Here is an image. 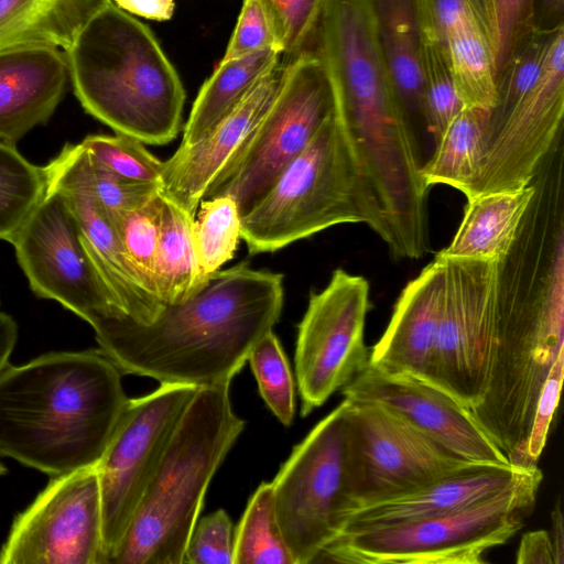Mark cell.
Returning a JSON list of instances; mask_svg holds the SVG:
<instances>
[{
	"mask_svg": "<svg viewBox=\"0 0 564 564\" xmlns=\"http://www.w3.org/2000/svg\"><path fill=\"white\" fill-rule=\"evenodd\" d=\"M0 564H105L96 466L52 477L15 517Z\"/></svg>",
	"mask_w": 564,
	"mask_h": 564,
	"instance_id": "15",
	"label": "cell"
},
{
	"mask_svg": "<svg viewBox=\"0 0 564 564\" xmlns=\"http://www.w3.org/2000/svg\"><path fill=\"white\" fill-rule=\"evenodd\" d=\"M489 116L488 109L464 106L453 118L422 164L427 187L443 184L468 197L486 154Z\"/></svg>",
	"mask_w": 564,
	"mask_h": 564,
	"instance_id": "28",
	"label": "cell"
},
{
	"mask_svg": "<svg viewBox=\"0 0 564 564\" xmlns=\"http://www.w3.org/2000/svg\"><path fill=\"white\" fill-rule=\"evenodd\" d=\"M46 191L76 192L89 196L113 223L121 214L150 199L160 184L134 182L113 173L80 143L66 144L44 166Z\"/></svg>",
	"mask_w": 564,
	"mask_h": 564,
	"instance_id": "27",
	"label": "cell"
},
{
	"mask_svg": "<svg viewBox=\"0 0 564 564\" xmlns=\"http://www.w3.org/2000/svg\"><path fill=\"white\" fill-rule=\"evenodd\" d=\"M10 243L37 296L57 301L86 321L94 332L121 316L62 193L46 191Z\"/></svg>",
	"mask_w": 564,
	"mask_h": 564,
	"instance_id": "13",
	"label": "cell"
},
{
	"mask_svg": "<svg viewBox=\"0 0 564 564\" xmlns=\"http://www.w3.org/2000/svg\"><path fill=\"white\" fill-rule=\"evenodd\" d=\"M349 400L319 421L273 479L276 520L294 564L314 563L352 508L347 484Z\"/></svg>",
	"mask_w": 564,
	"mask_h": 564,
	"instance_id": "8",
	"label": "cell"
},
{
	"mask_svg": "<svg viewBox=\"0 0 564 564\" xmlns=\"http://www.w3.org/2000/svg\"><path fill=\"white\" fill-rule=\"evenodd\" d=\"M111 0H0V51L53 46L64 51Z\"/></svg>",
	"mask_w": 564,
	"mask_h": 564,
	"instance_id": "26",
	"label": "cell"
},
{
	"mask_svg": "<svg viewBox=\"0 0 564 564\" xmlns=\"http://www.w3.org/2000/svg\"><path fill=\"white\" fill-rule=\"evenodd\" d=\"M197 388L161 384L129 399L96 465L99 478L105 564L123 536L170 437Z\"/></svg>",
	"mask_w": 564,
	"mask_h": 564,
	"instance_id": "12",
	"label": "cell"
},
{
	"mask_svg": "<svg viewBox=\"0 0 564 564\" xmlns=\"http://www.w3.org/2000/svg\"><path fill=\"white\" fill-rule=\"evenodd\" d=\"M240 232L241 216L232 197L220 195L200 202L192 236L204 281L232 259Z\"/></svg>",
	"mask_w": 564,
	"mask_h": 564,
	"instance_id": "33",
	"label": "cell"
},
{
	"mask_svg": "<svg viewBox=\"0 0 564 564\" xmlns=\"http://www.w3.org/2000/svg\"><path fill=\"white\" fill-rule=\"evenodd\" d=\"M368 281L336 269L328 284L310 296L299 324L295 372L301 414L306 416L368 365L365 324L370 308Z\"/></svg>",
	"mask_w": 564,
	"mask_h": 564,
	"instance_id": "14",
	"label": "cell"
},
{
	"mask_svg": "<svg viewBox=\"0 0 564 564\" xmlns=\"http://www.w3.org/2000/svg\"><path fill=\"white\" fill-rule=\"evenodd\" d=\"M422 77L424 123L435 143L453 118L463 109L464 104L457 94L446 53L425 25Z\"/></svg>",
	"mask_w": 564,
	"mask_h": 564,
	"instance_id": "35",
	"label": "cell"
},
{
	"mask_svg": "<svg viewBox=\"0 0 564 564\" xmlns=\"http://www.w3.org/2000/svg\"><path fill=\"white\" fill-rule=\"evenodd\" d=\"M267 1L281 31V61L290 64L310 48L326 0Z\"/></svg>",
	"mask_w": 564,
	"mask_h": 564,
	"instance_id": "40",
	"label": "cell"
},
{
	"mask_svg": "<svg viewBox=\"0 0 564 564\" xmlns=\"http://www.w3.org/2000/svg\"><path fill=\"white\" fill-rule=\"evenodd\" d=\"M364 220L357 169L335 111L241 216L240 238L252 254L273 252Z\"/></svg>",
	"mask_w": 564,
	"mask_h": 564,
	"instance_id": "6",
	"label": "cell"
},
{
	"mask_svg": "<svg viewBox=\"0 0 564 564\" xmlns=\"http://www.w3.org/2000/svg\"><path fill=\"white\" fill-rule=\"evenodd\" d=\"M183 563L234 564V529L225 510L219 509L197 520Z\"/></svg>",
	"mask_w": 564,
	"mask_h": 564,
	"instance_id": "41",
	"label": "cell"
},
{
	"mask_svg": "<svg viewBox=\"0 0 564 564\" xmlns=\"http://www.w3.org/2000/svg\"><path fill=\"white\" fill-rule=\"evenodd\" d=\"M59 193L77 218L84 245L120 315L135 323H149L163 303L149 290L129 259L111 220L89 196Z\"/></svg>",
	"mask_w": 564,
	"mask_h": 564,
	"instance_id": "24",
	"label": "cell"
},
{
	"mask_svg": "<svg viewBox=\"0 0 564 564\" xmlns=\"http://www.w3.org/2000/svg\"><path fill=\"white\" fill-rule=\"evenodd\" d=\"M564 28L550 47L539 80L490 135L467 200L530 184L541 161L563 132Z\"/></svg>",
	"mask_w": 564,
	"mask_h": 564,
	"instance_id": "16",
	"label": "cell"
},
{
	"mask_svg": "<svg viewBox=\"0 0 564 564\" xmlns=\"http://www.w3.org/2000/svg\"><path fill=\"white\" fill-rule=\"evenodd\" d=\"M64 53L75 96L90 116L148 144L177 137L185 90L142 22L110 1Z\"/></svg>",
	"mask_w": 564,
	"mask_h": 564,
	"instance_id": "3",
	"label": "cell"
},
{
	"mask_svg": "<svg viewBox=\"0 0 564 564\" xmlns=\"http://www.w3.org/2000/svg\"><path fill=\"white\" fill-rule=\"evenodd\" d=\"M17 339L18 325L15 321L0 311V373L9 366Z\"/></svg>",
	"mask_w": 564,
	"mask_h": 564,
	"instance_id": "47",
	"label": "cell"
},
{
	"mask_svg": "<svg viewBox=\"0 0 564 564\" xmlns=\"http://www.w3.org/2000/svg\"><path fill=\"white\" fill-rule=\"evenodd\" d=\"M69 80L65 53L53 46L0 51V141L15 144L44 124Z\"/></svg>",
	"mask_w": 564,
	"mask_h": 564,
	"instance_id": "21",
	"label": "cell"
},
{
	"mask_svg": "<svg viewBox=\"0 0 564 564\" xmlns=\"http://www.w3.org/2000/svg\"><path fill=\"white\" fill-rule=\"evenodd\" d=\"M534 186L482 194L467 200L463 219L451 243L437 252L442 258L499 260L509 251Z\"/></svg>",
	"mask_w": 564,
	"mask_h": 564,
	"instance_id": "25",
	"label": "cell"
},
{
	"mask_svg": "<svg viewBox=\"0 0 564 564\" xmlns=\"http://www.w3.org/2000/svg\"><path fill=\"white\" fill-rule=\"evenodd\" d=\"M345 399L380 405L469 462L510 464L469 409L434 384L370 364L344 388Z\"/></svg>",
	"mask_w": 564,
	"mask_h": 564,
	"instance_id": "17",
	"label": "cell"
},
{
	"mask_svg": "<svg viewBox=\"0 0 564 564\" xmlns=\"http://www.w3.org/2000/svg\"><path fill=\"white\" fill-rule=\"evenodd\" d=\"M468 463L384 408L349 400L351 510L412 491Z\"/></svg>",
	"mask_w": 564,
	"mask_h": 564,
	"instance_id": "11",
	"label": "cell"
},
{
	"mask_svg": "<svg viewBox=\"0 0 564 564\" xmlns=\"http://www.w3.org/2000/svg\"><path fill=\"white\" fill-rule=\"evenodd\" d=\"M99 349L57 351L0 373V456L47 474L96 466L128 398Z\"/></svg>",
	"mask_w": 564,
	"mask_h": 564,
	"instance_id": "2",
	"label": "cell"
},
{
	"mask_svg": "<svg viewBox=\"0 0 564 564\" xmlns=\"http://www.w3.org/2000/svg\"><path fill=\"white\" fill-rule=\"evenodd\" d=\"M438 258L444 289L429 382L470 410L486 392L498 260Z\"/></svg>",
	"mask_w": 564,
	"mask_h": 564,
	"instance_id": "10",
	"label": "cell"
},
{
	"mask_svg": "<svg viewBox=\"0 0 564 564\" xmlns=\"http://www.w3.org/2000/svg\"><path fill=\"white\" fill-rule=\"evenodd\" d=\"M280 59V52L264 50L243 57L220 61L193 104L180 147H189L202 140Z\"/></svg>",
	"mask_w": 564,
	"mask_h": 564,
	"instance_id": "29",
	"label": "cell"
},
{
	"mask_svg": "<svg viewBox=\"0 0 564 564\" xmlns=\"http://www.w3.org/2000/svg\"><path fill=\"white\" fill-rule=\"evenodd\" d=\"M230 384L197 388L107 564H182L216 470L245 422Z\"/></svg>",
	"mask_w": 564,
	"mask_h": 564,
	"instance_id": "4",
	"label": "cell"
},
{
	"mask_svg": "<svg viewBox=\"0 0 564 564\" xmlns=\"http://www.w3.org/2000/svg\"><path fill=\"white\" fill-rule=\"evenodd\" d=\"M564 351L553 364L539 395L528 440V462L531 468L538 467L545 446L549 430L557 408L563 383Z\"/></svg>",
	"mask_w": 564,
	"mask_h": 564,
	"instance_id": "43",
	"label": "cell"
},
{
	"mask_svg": "<svg viewBox=\"0 0 564 564\" xmlns=\"http://www.w3.org/2000/svg\"><path fill=\"white\" fill-rule=\"evenodd\" d=\"M247 361L268 408L282 424L290 425L295 413L294 380L280 340L272 330L252 347Z\"/></svg>",
	"mask_w": 564,
	"mask_h": 564,
	"instance_id": "36",
	"label": "cell"
},
{
	"mask_svg": "<svg viewBox=\"0 0 564 564\" xmlns=\"http://www.w3.org/2000/svg\"><path fill=\"white\" fill-rule=\"evenodd\" d=\"M162 197L154 286L160 301L172 304L186 299L204 280L193 243L192 226L195 218L163 194Z\"/></svg>",
	"mask_w": 564,
	"mask_h": 564,
	"instance_id": "30",
	"label": "cell"
},
{
	"mask_svg": "<svg viewBox=\"0 0 564 564\" xmlns=\"http://www.w3.org/2000/svg\"><path fill=\"white\" fill-rule=\"evenodd\" d=\"M264 50H275L282 54V36L278 20L267 0H245L221 61L243 57Z\"/></svg>",
	"mask_w": 564,
	"mask_h": 564,
	"instance_id": "39",
	"label": "cell"
},
{
	"mask_svg": "<svg viewBox=\"0 0 564 564\" xmlns=\"http://www.w3.org/2000/svg\"><path fill=\"white\" fill-rule=\"evenodd\" d=\"M283 275L248 263L210 274L149 323L118 317L95 330L99 350L123 375L196 388L230 384L252 347L278 323Z\"/></svg>",
	"mask_w": 564,
	"mask_h": 564,
	"instance_id": "1",
	"label": "cell"
},
{
	"mask_svg": "<svg viewBox=\"0 0 564 564\" xmlns=\"http://www.w3.org/2000/svg\"><path fill=\"white\" fill-rule=\"evenodd\" d=\"M443 289L444 263L435 257L402 290L389 325L372 348L371 366L429 382Z\"/></svg>",
	"mask_w": 564,
	"mask_h": 564,
	"instance_id": "22",
	"label": "cell"
},
{
	"mask_svg": "<svg viewBox=\"0 0 564 564\" xmlns=\"http://www.w3.org/2000/svg\"><path fill=\"white\" fill-rule=\"evenodd\" d=\"M367 3L392 91L419 139V133L425 129L422 77L424 22L421 0H367Z\"/></svg>",
	"mask_w": 564,
	"mask_h": 564,
	"instance_id": "23",
	"label": "cell"
},
{
	"mask_svg": "<svg viewBox=\"0 0 564 564\" xmlns=\"http://www.w3.org/2000/svg\"><path fill=\"white\" fill-rule=\"evenodd\" d=\"M543 475L466 509L415 521L341 532L315 560L356 564H481L507 543L534 508Z\"/></svg>",
	"mask_w": 564,
	"mask_h": 564,
	"instance_id": "5",
	"label": "cell"
},
{
	"mask_svg": "<svg viewBox=\"0 0 564 564\" xmlns=\"http://www.w3.org/2000/svg\"><path fill=\"white\" fill-rule=\"evenodd\" d=\"M516 562L518 564H556L551 533L546 530L524 533L517 551Z\"/></svg>",
	"mask_w": 564,
	"mask_h": 564,
	"instance_id": "44",
	"label": "cell"
},
{
	"mask_svg": "<svg viewBox=\"0 0 564 564\" xmlns=\"http://www.w3.org/2000/svg\"><path fill=\"white\" fill-rule=\"evenodd\" d=\"M533 28L543 33L564 28V0H534Z\"/></svg>",
	"mask_w": 564,
	"mask_h": 564,
	"instance_id": "46",
	"label": "cell"
},
{
	"mask_svg": "<svg viewBox=\"0 0 564 564\" xmlns=\"http://www.w3.org/2000/svg\"><path fill=\"white\" fill-rule=\"evenodd\" d=\"M104 166L130 181L161 186L163 162L143 142L120 133L90 134L79 142Z\"/></svg>",
	"mask_w": 564,
	"mask_h": 564,
	"instance_id": "38",
	"label": "cell"
},
{
	"mask_svg": "<svg viewBox=\"0 0 564 564\" xmlns=\"http://www.w3.org/2000/svg\"><path fill=\"white\" fill-rule=\"evenodd\" d=\"M553 534H551L553 546L555 551V558L556 564H561L564 562L563 554H564V533H563V520H562V513L558 509L553 511Z\"/></svg>",
	"mask_w": 564,
	"mask_h": 564,
	"instance_id": "48",
	"label": "cell"
},
{
	"mask_svg": "<svg viewBox=\"0 0 564 564\" xmlns=\"http://www.w3.org/2000/svg\"><path fill=\"white\" fill-rule=\"evenodd\" d=\"M7 473V468L4 465L0 462V476L4 475Z\"/></svg>",
	"mask_w": 564,
	"mask_h": 564,
	"instance_id": "49",
	"label": "cell"
},
{
	"mask_svg": "<svg viewBox=\"0 0 564 564\" xmlns=\"http://www.w3.org/2000/svg\"><path fill=\"white\" fill-rule=\"evenodd\" d=\"M558 30L550 33L534 31L496 75L495 100L489 110V138L539 80Z\"/></svg>",
	"mask_w": 564,
	"mask_h": 564,
	"instance_id": "34",
	"label": "cell"
},
{
	"mask_svg": "<svg viewBox=\"0 0 564 564\" xmlns=\"http://www.w3.org/2000/svg\"><path fill=\"white\" fill-rule=\"evenodd\" d=\"M335 109V95L324 64L313 51L303 52L288 64L268 112L203 199L228 195L243 216L310 144Z\"/></svg>",
	"mask_w": 564,
	"mask_h": 564,
	"instance_id": "9",
	"label": "cell"
},
{
	"mask_svg": "<svg viewBox=\"0 0 564 564\" xmlns=\"http://www.w3.org/2000/svg\"><path fill=\"white\" fill-rule=\"evenodd\" d=\"M424 25L442 44L467 107L495 100L497 30L492 0H421Z\"/></svg>",
	"mask_w": 564,
	"mask_h": 564,
	"instance_id": "19",
	"label": "cell"
},
{
	"mask_svg": "<svg viewBox=\"0 0 564 564\" xmlns=\"http://www.w3.org/2000/svg\"><path fill=\"white\" fill-rule=\"evenodd\" d=\"M119 9L155 21L170 20L174 13V0H111Z\"/></svg>",
	"mask_w": 564,
	"mask_h": 564,
	"instance_id": "45",
	"label": "cell"
},
{
	"mask_svg": "<svg viewBox=\"0 0 564 564\" xmlns=\"http://www.w3.org/2000/svg\"><path fill=\"white\" fill-rule=\"evenodd\" d=\"M288 64L280 62L202 140L178 147L163 162L160 192L195 218L219 174L259 126L282 86Z\"/></svg>",
	"mask_w": 564,
	"mask_h": 564,
	"instance_id": "18",
	"label": "cell"
},
{
	"mask_svg": "<svg viewBox=\"0 0 564 564\" xmlns=\"http://www.w3.org/2000/svg\"><path fill=\"white\" fill-rule=\"evenodd\" d=\"M46 193L44 166L0 141V239L11 241Z\"/></svg>",
	"mask_w": 564,
	"mask_h": 564,
	"instance_id": "32",
	"label": "cell"
},
{
	"mask_svg": "<svg viewBox=\"0 0 564 564\" xmlns=\"http://www.w3.org/2000/svg\"><path fill=\"white\" fill-rule=\"evenodd\" d=\"M536 469L471 462L406 494L352 509L341 532L456 512L518 485Z\"/></svg>",
	"mask_w": 564,
	"mask_h": 564,
	"instance_id": "20",
	"label": "cell"
},
{
	"mask_svg": "<svg viewBox=\"0 0 564 564\" xmlns=\"http://www.w3.org/2000/svg\"><path fill=\"white\" fill-rule=\"evenodd\" d=\"M533 3L534 0H492L497 30L496 75L534 32Z\"/></svg>",
	"mask_w": 564,
	"mask_h": 564,
	"instance_id": "42",
	"label": "cell"
},
{
	"mask_svg": "<svg viewBox=\"0 0 564 564\" xmlns=\"http://www.w3.org/2000/svg\"><path fill=\"white\" fill-rule=\"evenodd\" d=\"M162 204L163 197L159 191L145 203L124 212L112 223L129 259L156 297L154 261L160 235Z\"/></svg>",
	"mask_w": 564,
	"mask_h": 564,
	"instance_id": "37",
	"label": "cell"
},
{
	"mask_svg": "<svg viewBox=\"0 0 564 564\" xmlns=\"http://www.w3.org/2000/svg\"><path fill=\"white\" fill-rule=\"evenodd\" d=\"M313 51L329 76L336 117L351 150L381 159L411 135L375 39L367 0H326Z\"/></svg>",
	"mask_w": 564,
	"mask_h": 564,
	"instance_id": "7",
	"label": "cell"
},
{
	"mask_svg": "<svg viewBox=\"0 0 564 564\" xmlns=\"http://www.w3.org/2000/svg\"><path fill=\"white\" fill-rule=\"evenodd\" d=\"M234 564H294L279 527L271 482L250 497L234 534Z\"/></svg>",
	"mask_w": 564,
	"mask_h": 564,
	"instance_id": "31",
	"label": "cell"
}]
</instances>
